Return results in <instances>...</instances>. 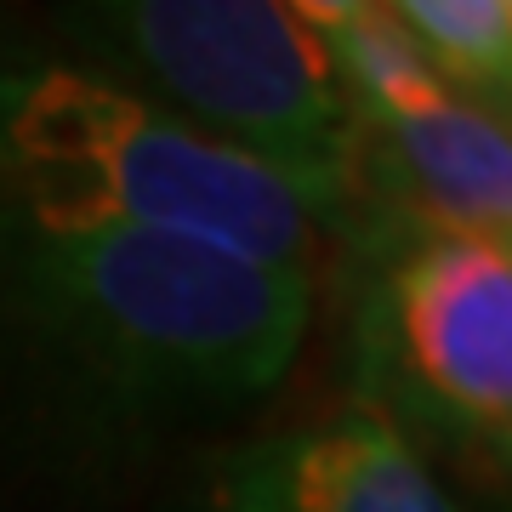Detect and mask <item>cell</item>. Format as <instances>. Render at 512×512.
<instances>
[{
	"label": "cell",
	"instance_id": "cell-1",
	"mask_svg": "<svg viewBox=\"0 0 512 512\" xmlns=\"http://www.w3.org/2000/svg\"><path fill=\"white\" fill-rule=\"evenodd\" d=\"M313 279L160 234L0 217V461L137 467L268 399L302 353Z\"/></svg>",
	"mask_w": 512,
	"mask_h": 512
},
{
	"label": "cell",
	"instance_id": "cell-6",
	"mask_svg": "<svg viewBox=\"0 0 512 512\" xmlns=\"http://www.w3.org/2000/svg\"><path fill=\"white\" fill-rule=\"evenodd\" d=\"M194 512H461V501L382 410L348 399L228 444Z\"/></svg>",
	"mask_w": 512,
	"mask_h": 512
},
{
	"label": "cell",
	"instance_id": "cell-3",
	"mask_svg": "<svg viewBox=\"0 0 512 512\" xmlns=\"http://www.w3.org/2000/svg\"><path fill=\"white\" fill-rule=\"evenodd\" d=\"M109 80L177 126L279 171L330 222L359 194V120L291 0H86Z\"/></svg>",
	"mask_w": 512,
	"mask_h": 512
},
{
	"label": "cell",
	"instance_id": "cell-7",
	"mask_svg": "<svg viewBox=\"0 0 512 512\" xmlns=\"http://www.w3.org/2000/svg\"><path fill=\"white\" fill-rule=\"evenodd\" d=\"M393 29L484 109H507L512 0H376Z\"/></svg>",
	"mask_w": 512,
	"mask_h": 512
},
{
	"label": "cell",
	"instance_id": "cell-8",
	"mask_svg": "<svg viewBox=\"0 0 512 512\" xmlns=\"http://www.w3.org/2000/svg\"><path fill=\"white\" fill-rule=\"evenodd\" d=\"M370 6H376V0H291V12H296L302 23H308V29H313L319 40L342 35L348 23H359V18H365Z\"/></svg>",
	"mask_w": 512,
	"mask_h": 512
},
{
	"label": "cell",
	"instance_id": "cell-4",
	"mask_svg": "<svg viewBox=\"0 0 512 512\" xmlns=\"http://www.w3.org/2000/svg\"><path fill=\"white\" fill-rule=\"evenodd\" d=\"M387 234L359 319V399L421 456L433 444L501 478L512 456V245L404 217H387Z\"/></svg>",
	"mask_w": 512,
	"mask_h": 512
},
{
	"label": "cell",
	"instance_id": "cell-2",
	"mask_svg": "<svg viewBox=\"0 0 512 512\" xmlns=\"http://www.w3.org/2000/svg\"><path fill=\"white\" fill-rule=\"evenodd\" d=\"M0 217L194 239L313 279L330 222L279 171L92 63H0Z\"/></svg>",
	"mask_w": 512,
	"mask_h": 512
},
{
	"label": "cell",
	"instance_id": "cell-5",
	"mask_svg": "<svg viewBox=\"0 0 512 512\" xmlns=\"http://www.w3.org/2000/svg\"><path fill=\"white\" fill-rule=\"evenodd\" d=\"M359 120V171L376 165L393 217L473 239L512 234L507 109L456 92L382 6L325 40Z\"/></svg>",
	"mask_w": 512,
	"mask_h": 512
}]
</instances>
